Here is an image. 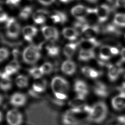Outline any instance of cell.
I'll list each match as a JSON object with an SVG mask.
<instances>
[{
	"instance_id": "1",
	"label": "cell",
	"mask_w": 125,
	"mask_h": 125,
	"mask_svg": "<svg viewBox=\"0 0 125 125\" xmlns=\"http://www.w3.org/2000/svg\"><path fill=\"white\" fill-rule=\"evenodd\" d=\"M108 113L106 104L103 101H99L95 103L89 113L88 114V120L95 124H100L105 120Z\"/></svg>"
},
{
	"instance_id": "2",
	"label": "cell",
	"mask_w": 125,
	"mask_h": 125,
	"mask_svg": "<svg viewBox=\"0 0 125 125\" xmlns=\"http://www.w3.org/2000/svg\"><path fill=\"white\" fill-rule=\"evenodd\" d=\"M40 48L36 45H32L26 47L22 54L24 62L30 64H35L37 62L41 57V54L39 51Z\"/></svg>"
},
{
	"instance_id": "3",
	"label": "cell",
	"mask_w": 125,
	"mask_h": 125,
	"mask_svg": "<svg viewBox=\"0 0 125 125\" xmlns=\"http://www.w3.org/2000/svg\"><path fill=\"white\" fill-rule=\"evenodd\" d=\"M6 35L11 39H16L19 37L21 31V26L14 18L11 17L6 22Z\"/></svg>"
},
{
	"instance_id": "4",
	"label": "cell",
	"mask_w": 125,
	"mask_h": 125,
	"mask_svg": "<svg viewBox=\"0 0 125 125\" xmlns=\"http://www.w3.org/2000/svg\"><path fill=\"white\" fill-rule=\"evenodd\" d=\"M94 9L89 8L83 5H76L71 9V13L78 21L87 23L86 18Z\"/></svg>"
},
{
	"instance_id": "5",
	"label": "cell",
	"mask_w": 125,
	"mask_h": 125,
	"mask_svg": "<svg viewBox=\"0 0 125 125\" xmlns=\"http://www.w3.org/2000/svg\"><path fill=\"white\" fill-rule=\"evenodd\" d=\"M51 88L54 93H64L68 91L69 84L68 81L61 76H56L51 82Z\"/></svg>"
},
{
	"instance_id": "6",
	"label": "cell",
	"mask_w": 125,
	"mask_h": 125,
	"mask_svg": "<svg viewBox=\"0 0 125 125\" xmlns=\"http://www.w3.org/2000/svg\"><path fill=\"white\" fill-rule=\"evenodd\" d=\"M6 120L8 125H21L24 117L22 114L18 109L12 108L7 112Z\"/></svg>"
},
{
	"instance_id": "7",
	"label": "cell",
	"mask_w": 125,
	"mask_h": 125,
	"mask_svg": "<svg viewBox=\"0 0 125 125\" xmlns=\"http://www.w3.org/2000/svg\"><path fill=\"white\" fill-rule=\"evenodd\" d=\"M100 28L96 25H90L86 23L82 31V39H94L100 32Z\"/></svg>"
},
{
	"instance_id": "8",
	"label": "cell",
	"mask_w": 125,
	"mask_h": 125,
	"mask_svg": "<svg viewBox=\"0 0 125 125\" xmlns=\"http://www.w3.org/2000/svg\"><path fill=\"white\" fill-rule=\"evenodd\" d=\"M121 63L120 62L117 64H109L107 65L108 77L111 81H115L119 78L120 75L125 71L121 67Z\"/></svg>"
},
{
	"instance_id": "9",
	"label": "cell",
	"mask_w": 125,
	"mask_h": 125,
	"mask_svg": "<svg viewBox=\"0 0 125 125\" xmlns=\"http://www.w3.org/2000/svg\"><path fill=\"white\" fill-rule=\"evenodd\" d=\"M111 9L108 5L102 4L95 8V12L98 21L103 23L106 21L110 15Z\"/></svg>"
},
{
	"instance_id": "10",
	"label": "cell",
	"mask_w": 125,
	"mask_h": 125,
	"mask_svg": "<svg viewBox=\"0 0 125 125\" xmlns=\"http://www.w3.org/2000/svg\"><path fill=\"white\" fill-rule=\"evenodd\" d=\"M42 32L44 37L51 42L56 41L59 37V33L55 27L44 26L42 28Z\"/></svg>"
},
{
	"instance_id": "11",
	"label": "cell",
	"mask_w": 125,
	"mask_h": 125,
	"mask_svg": "<svg viewBox=\"0 0 125 125\" xmlns=\"http://www.w3.org/2000/svg\"><path fill=\"white\" fill-rule=\"evenodd\" d=\"M27 96L22 93H14L12 95L10 100V103L12 106L15 108H19L24 106L27 103Z\"/></svg>"
},
{
	"instance_id": "12",
	"label": "cell",
	"mask_w": 125,
	"mask_h": 125,
	"mask_svg": "<svg viewBox=\"0 0 125 125\" xmlns=\"http://www.w3.org/2000/svg\"><path fill=\"white\" fill-rule=\"evenodd\" d=\"M93 90L95 94L100 97L105 98L109 94V91L107 86L101 82H96L93 86Z\"/></svg>"
},
{
	"instance_id": "13",
	"label": "cell",
	"mask_w": 125,
	"mask_h": 125,
	"mask_svg": "<svg viewBox=\"0 0 125 125\" xmlns=\"http://www.w3.org/2000/svg\"><path fill=\"white\" fill-rule=\"evenodd\" d=\"M112 107L115 110L121 111L125 108V91H121L112 101Z\"/></svg>"
},
{
	"instance_id": "14",
	"label": "cell",
	"mask_w": 125,
	"mask_h": 125,
	"mask_svg": "<svg viewBox=\"0 0 125 125\" xmlns=\"http://www.w3.org/2000/svg\"><path fill=\"white\" fill-rule=\"evenodd\" d=\"M78 44L81 50L93 51L94 48L100 46V43L96 39H94L87 40L82 39Z\"/></svg>"
},
{
	"instance_id": "15",
	"label": "cell",
	"mask_w": 125,
	"mask_h": 125,
	"mask_svg": "<svg viewBox=\"0 0 125 125\" xmlns=\"http://www.w3.org/2000/svg\"><path fill=\"white\" fill-rule=\"evenodd\" d=\"M74 90L78 95L86 97L88 94V88L86 83L82 80H76L74 84Z\"/></svg>"
},
{
	"instance_id": "16",
	"label": "cell",
	"mask_w": 125,
	"mask_h": 125,
	"mask_svg": "<svg viewBox=\"0 0 125 125\" xmlns=\"http://www.w3.org/2000/svg\"><path fill=\"white\" fill-rule=\"evenodd\" d=\"M38 33V29L32 26H27L22 30V33L26 41L32 42Z\"/></svg>"
},
{
	"instance_id": "17",
	"label": "cell",
	"mask_w": 125,
	"mask_h": 125,
	"mask_svg": "<svg viewBox=\"0 0 125 125\" xmlns=\"http://www.w3.org/2000/svg\"><path fill=\"white\" fill-rule=\"evenodd\" d=\"M76 64L73 61L68 60L63 62L61 66V70L65 74L71 76L76 71Z\"/></svg>"
},
{
	"instance_id": "18",
	"label": "cell",
	"mask_w": 125,
	"mask_h": 125,
	"mask_svg": "<svg viewBox=\"0 0 125 125\" xmlns=\"http://www.w3.org/2000/svg\"><path fill=\"white\" fill-rule=\"evenodd\" d=\"M48 12L47 11L40 10L36 11L32 15V19L35 23L37 24H44L46 21Z\"/></svg>"
},
{
	"instance_id": "19",
	"label": "cell",
	"mask_w": 125,
	"mask_h": 125,
	"mask_svg": "<svg viewBox=\"0 0 125 125\" xmlns=\"http://www.w3.org/2000/svg\"><path fill=\"white\" fill-rule=\"evenodd\" d=\"M51 20L54 24H64L67 21V16L63 12L55 11L50 16Z\"/></svg>"
},
{
	"instance_id": "20",
	"label": "cell",
	"mask_w": 125,
	"mask_h": 125,
	"mask_svg": "<svg viewBox=\"0 0 125 125\" xmlns=\"http://www.w3.org/2000/svg\"><path fill=\"white\" fill-rule=\"evenodd\" d=\"M0 88L4 91H8L12 88V83L10 76L4 72L0 73Z\"/></svg>"
},
{
	"instance_id": "21",
	"label": "cell",
	"mask_w": 125,
	"mask_h": 125,
	"mask_svg": "<svg viewBox=\"0 0 125 125\" xmlns=\"http://www.w3.org/2000/svg\"><path fill=\"white\" fill-rule=\"evenodd\" d=\"M63 36L70 41H74L77 39L79 34L73 28L66 27L63 30Z\"/></svg>"
},
{
	"instance_id": "22",
	"label": "cell",
	"mask_w": 125,
	"mask_h": 125,
	"mask_svg": "<svg viewBox=\"0 0 125 125\" xmlns=\"http://www.w3.org/2000/svg\"><path fill=\"white\" fill-rule=\"evenodd\" d=\"M103 32L105 34L111 35L115 36H119L121 34V31L117 26L113 24H109L104 27Z\"/></svg>"
},
{
	"instance_id": "23",
	"label": "cell",
	"mask_w": 125,
	"mask_h": 125,
	"mask_svg": "<svg viewBox=\"0 0 125 125\" xmlns=\"http://www.w3.org/2000/svg\"><path fill=\"white\" fill-rule=\"evenodd\" d=\"M112 55L110 46L103 45L100 47L99 52V58L102 60H108L110 59Z\"/></svg>"
},
{
	"instance_id": "24",
	"label": "cell",
	"mask_w": 125,
	"mask_h": 125,
	"mask_svg": "<svg viewBox=\"0 0 125 125\" xmlns=\"http://www.w3.org/2000/svg\"><path fill=\"white\" fill-rule=\"evenodd\" d=\"M78 43H70L66 44L63 48V53L68 58H71L76 52Z\"/></svg>"
},
{
	"instance_id": "25",
	"label": "cell",
	"mask_w": 125,
	"mask_h": 125,
	"mask_svg": "<svg viewBox=\"0 0 125 125\" xmlns=\"http://www.w3.org/2000/svg\"><path fill=\"white\" fill-rule=\"evenodd\" d=\"M95 56V53L93 51L81 50L79 54V59L80 61L87 62L94 59Z\"/></svg>"
},
{
	"instance_id": "26",
	"label": "cell",
	"mask_w": 125,
	"mask_h": 125,
	"mask_svg": "<svg viewBox=\"0 0 125 125\" xmlns=\"http://www.w3.org/2000/svg\"><path fill=\"white\" fill-rule=\"evenodd\" d=\"M47 82L45 80H41L35 82L32 85V90L37 93L44 92L45 91Z\"/></svg>"
},
{
	"instance_id": "27",
	"label": "cell",
	"mask_w": 125,
	"mask_h": 125,
	"mask_svg": "<svg viewBox=\"0 0 125 125\" xmlns=\"http://www.w3.org/2000/svg\"><path fill=\"white\" fill-rule=\"evenodd\" d=\"M73 114L70 112L64 115L63 117V123L66 125H76L78 124L77 120L72 116Z\"/></svg>"
},
{
	"instance_id": "28",
	"label": "cell",
	"mask_w": 125,
	"mask_h": 125,
	"mask_svg": "<svg viewBox=\"0 0 125 125\" xmlns=\"http://www.w3.org/2000/svg\"><path fill=\"white\" fill-rule=\"evenodd\" d=\"M113 24L118 27H125V14H116L114 18Z\"/></svg>"
},
{
	"instance_id": "29",
	"label": "cell",
	"mask_w": 125,
	"mask_h": 125,
	"mask_svg": "<svg viewBox=\"0 0 125 125\" xmlns=\"http://www.w3.org/2000/svg\"><path fill=\"white\" fill-rule=\"evenodd\" d=\"M32 9L30 6L24 7L21 10L19 14V16L21 19L23 20H26L30 17L32 13Z\"/></svg>"
},
{
	"instance_id": "30",
	"label": "cell",
	"mask_w": 125,
	"mask_h": 125,
	"mask_svg": "<svg viewBox=\"0 0 125 125\" xmlns=\"http://www.w3.org/2000/svg\"><path fill=\"white\" fill-rule=\"evenodd\" d=\"M15 83L18 87L20 88H24L28 84V79L27 76L24 75H19L15 80Z\"/></svg>"
},
{
	"instance_id": "31",
	"label": "cell",
	"mask_w": 125,
	"mask_h": 125,
	"mask_svg": "<svg viewBox=\"0 0 125 125\" xmlns=\"http://www.w3.org/2000/svg\"><path fill=\"white\" fill-rule=\"evenodd\" d=\"M46 50L47 51L48 55L51 57H55L58 56L60 52V48L57 46L51 44L46 46Z\"/></svg>"
},
{
	"instance_id": "32",
	"label": "cell",
	"mask_w": 125,
	"mask_h": 125,
	"mask_svg": "<svg viewBox=\"0 0 125 125\" xmlns=\"http://www.w3.org/2000/svg\"><path fill=\"white\" fill-rule=\"evenodd\" d=\"M28 73L31 76L35 79L41 78L44 74L41 68L37 67H34L28 70Z\"/></svg>"
},
{
	"instance_id": "33",
	"label": "cell",
	"mask_w": 125,
	"mask_h": 125,
	"mask_svg": "<svg viewBox=\"0 0 125 125\" xmlns=\"http://www.w3.org/2000/svg\"><path fill=\"white\" fill-rule=\"evenodd\" d=\"M40 68H41V70L44 74H49L52 73L53 71V65L51 63L46 62L42 64Z\"/></svg>"
},
{
	"instance_id": "34",
	"label": "cell",
	"mask_w": 125,
	"mask_h": 125,
	"mask_svg": "<svg viewBox=\"0 0 125 125\" xmlns=\"http://www.w3.org/2000/svg\"><path fill=\"white\" fill-rule=\"evenodd\" d=\"M0 62H2L7 59L10 55V52L8 49L2 47L0 51Z\"/></svg>"
},
{
	"instance_id": "35",
	"label": "cell",
	"mask_w": 125,
	"mask_h": 125,
	"mask_svg": "<svg viewBox=\"0 0 125 125\" xmlns=\"http://www.w3.org/2000/svg\"><path fill=\"white\" fill-rule=\"evenodd\" d=\"M102 74V72L97 71L94 68H91L88 77L91 79H96L98 78Z\"/></svg>"
},
{
	"instance_id": "36",
	"label": "cell",
	"mask_w": 125,
	"mask_h": 125,
	"mask_svg": "<svg viewBox=\"0 0 125 125\" xmlns=\"http://www.w3.org/2000/svg\"><path fill=\"white\" fill-rule=\"evenodd\" d=\"M7 75L10 76L15 74V73H17L18 71L14 69L9 64L7 65L5 68V71H4Z\"/></svg>"
},
{
	"instance_id": "37",
	"label": "cell",
	"mask_w": 125,
	"mask_h": 125,
	"mask_svg": "<svg viewBox=\"0 0 125 125\" xmlns=\"http://www.w3.org/2000/svg\"><path fill=\"white\" fill-rule=\"evenodd\" d=\"M9 64L14 69H15L17 71H19V70L20 69V64L19 62L16 60H13L11 61Z\"/></svg>"
},
{
	"instance_id": "38",
	"label": "cell",
	"mask_w": 125,
	"mask_h": 125,
	"mask_svg": "<svg viewBox=\"0 0 125 125\" xmlns=\"http://www.w3.org/2000/svg\"><path fill=\"white\" fill-rule=\"evenodd\" d=\"M21 0H7L6 3L12 7H17L21 2Z\"/></svg>"
},
{
	"instance_id": "39",
	"label": "cell",
	"mask_w": 125,
	"mask_h": 125,
	"mask_svg": "<svg viewBox=\"0 0 125 125\" xmlns=\"http://www.w3.org/2000/svg\"><path fill=\"white\" fill-rule=\"evenodd\" d=\"M56 98L60 100H66L68 98L67 95L64 93H54Z\"/></svg>"
},
{
	"instance_id": "40",
	"label": "cell",
	"mask_w": 125,
	"mask_h": 125,
	"mask_svg": "<svg viewBox=\"0 0 125 125\" xmlns=\"http://www.w3.org/2000/svg\"><path fill=\"white\" fill-rule=\"evenodd\" d=\"M115 6L116 7L125 8V0H116Z\"/></svg>"
},
{
	"instance_id": "41",
	"label": "cell",
	"mask_w": 125,
	"mask_h": 125,
	"mask_svg": "<svg viewBox=\"0 0 125 125\" xmlns=\"http://www.w3.org/2000/svg\"><path fill=\"white\" fill-rule=\"evenodd\" d=\"M9 18L7 13L5 12H2L0 14V21L1 23L6 22L8 21Z\"/></svg>"
},
{
	"instance_id": "42",
	"label": "cell",
	"mask_w": 125,
	"mask_h": 125,
	"mask_svg": "<svg viewBox=\"0 0 125 125\" xmlns=\"http://www.w3.org/2000/svg\"><path fill=\"white\" fill-rule=\"evenodd\" d=\"M42 4L45 6H48L52 4L55 0H38Z\"/></svg>"
},
{
	"instance_id": "43",
	"label": "cell",
	"mask_w": 125,
	"mask_h": 125,
	"mask_svg": "<svg viewBox=\"0 0 125 125\" xmlns=\"http://www.w3.org/2000/svg\"><path fill=\"white\" fill-rule=\"evenodd\" d=\"M91 69V67L88 66H84L83 68H82V71L84 76L88 77L89 73L90 70Z\"/></svg>"
},
{
	"instance_id": "44",
	"label": "cell",
	"mask_w": 125,
	"mask_h": 125,
	"mask_svg": "<svg viewBox=\"0 0 125 125\" xmlns=\"http://www.w3.org/2000/svg\"><path fill=\"white\" fill-rule=\"evenodd\" d=\"M117 120L120 125H125V116H120L117 118Z\"/></svg>"
},
{
	"instance_id": "45",
	"label": "cell",
	"mask_w": 125,
	"mask_h": 125,
	"mask_svg": "<svg viewBox=\"0 0 125 125\" xmlns=\"http://www.w3.org/2000/svg\"><path fill=\"white\" fill-rule=\"evenodd\" d=\"M12 53L13 56L14 57L15 59H18L21 54L20 52L19 51V50L17 49H14L12 52Z\"/></svg>"
},
{
	"instance_id": "46",
	"label": "cell",
	"mask_w": 125,
	"mask_h": 125,
	"mask_svg": "<svg viewBox=\"0 0 125 125\" xmlns=\"http://www.w3.org/2000/svg\"><path fill=\"white\" fill-rule=\"evenodd\" d=\"M111 51L113 55H117L119 53V50L115 47H111Z\"/></svg>"
},
{
	"instance_id": "47",
	"label": "cell",
	"mask_w": 125,
	"mask_h": 125,
	"mask_svg": "<svg viewBox=\"0 0 125 125\" xmlns=\"http://www.w3.org/2000/svg\"><path fill=\"white\" fill-rule=\"evenodd\" d=\"M121 62H125V47L123 48L121 51Z\"/></svg>"
},
{
	"instance_id": "48",
	"label": "cell",
	"mask_w": 125,
	"mask_h": 125,
	"mask_svg": "<svg viewBox=\"0 0 125 125\" xmlns=\"http://www.w3.org/2000/svg\"><path fill=\"white\" fill-rule=\"evenodd\" d=\"M60 0L63 3H68L72 1L73 0Z\"/></svg>"
},
{
	"instance_id": "49",
	"label": "cell",
	"mask_w": 125,
	"mask_h": 125,
	"mask_svg": "<svg viewBox=\"0 0 125 125\" xmlns=\"http://www.w3.org/2000/svg\"><path fill=\"white\" fill-rule=\"evenodd\" d=\"M87 0L90 3H96V2H97L98 0Z\"/></svg>"
},
{
	"instance_id": "50",
	"label": "cell",
	"mask_w": 125,
	"mask_h": 125,
	"mask_svg": "<svg viewBox=\"0 0 125 125\" xmlns=\"http://www.w3.org/2000/svg\"><path fill=\"white\" fill-rule=\"evenodd\" d=\"M2 112H0V122H1L2 121Z\"/></svg>"
},
{
	"instance_id": "51",
	"label": "cell",
	"mask_w": 125,
	"mask_h": 125,
	"mask_svg": "<svg viewBox=\"0 0 125 125\" xmlns=\"http://www.w3.org/2000/svg\"></svg>"
}]
</instances>
